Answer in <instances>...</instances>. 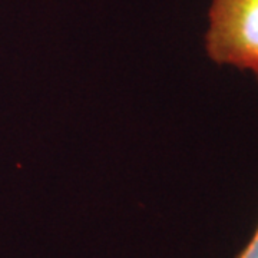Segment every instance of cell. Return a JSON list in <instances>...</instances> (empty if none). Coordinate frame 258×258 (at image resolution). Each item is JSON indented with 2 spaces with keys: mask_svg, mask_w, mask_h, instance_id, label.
<instances>
[{
  "mask_svg": "<svg viewBox=\"0 0 258 258\" xmlns=\"http://www.w3.org/2000/svg\"><path fill=\"white\" fill-rule=\"evenodd\" d=\"M205 50L214 63L258 76V0H212Z\"/></svg>",
  "mask_w": 258,
  "mask_h": 258,
  "instance_id": "cell-1",
  "label": "cell"
},
{
  "mask_svg": "<svg viewBox=\"0 0 258 258\" xmlns=\"http://www.w3.org/2000/svg\"><path fill=\"white\" fill-rule=\"evenodd\" d=\"M237 258H258V225L252 237L249 238L248 244L241 249V252Z\"/></svg>",
  "mask_w": 258,
  "mask_h": 258,
  "instance_id": "cell-2",
  "label": "cell"
}]
</instances>
